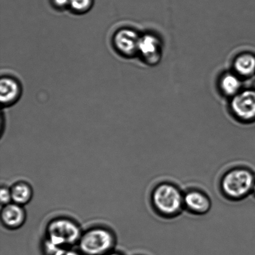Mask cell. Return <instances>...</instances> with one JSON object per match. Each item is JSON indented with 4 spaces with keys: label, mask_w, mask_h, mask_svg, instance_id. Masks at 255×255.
Here are the masks:
<instances>
[{
    "label": "cell",
    "mask_w": 255,
    "mask_h": 255,
    "mask_svg": "<svg viewBox=\"0 0 255 255\" xmlns=\"http://www.w3.org/2000/svg\"><path fill=\"white\" fill-rule=\"evenodd\" d=\"M81 227L74 220L59 217L51 220L46 229L43 249L46 255H54L62 250L78 245L82 234Z\"/></svg>",
    "instance_id": "obj_1"
},
{
    "label": "cell",
    "mask_w": 255,
    "mask_h": 255,
    "mask_svg": "<svg viewBox=\"0 0 255 255\" xmlns=\"http://www.w3.org/2000/svg\"><path fill=\"white\" fill-rule=\"evenodd\" d=\"M151 203L160 216L172 218L184 209V194L178 187L169 182L157 185L151 194Z\"/></svg>",
    "instance_id": "obj_2"
},
{
    "label": "cell",
    "mask_w": 255,
    "mask_h": 255,
    "mask_svg": "<svg viewBox=\"0 0 255 255\" xmlns=\"http://www.w3.org/2000/svg\"><path fill=\"white\" fill-rule=\"evenodd\" d=\"M255 185L254 172L246 167H237L224 175L221 181V189L227 198L239 201L253 193Z\"/></svg>",
    "instance_id": "obj_3"
},
{
    "label": "cell",
    "mask_w": 255,
    "mask_h": 255,
    "mask_svg": "<svg viewBox=\"0 0 255 255\" xmlns=\"http://www.w3.org/2000/svg\"><path fill=\"white\" fill-rule=\"evenodd\" d=\"M116 237L113 232L104 227H94L82 232L78 243L83 255H104L114 251Z\"/></svg>",
    "instance_id": "obj_4"
},
{
    "label": "cell",
    "mask_w": 255,
    "mask_h": 255,
    "mask_svg": "<svg viewBox=\"0 0 255 255\" xmlns=\"http://www.w3.org/2000/svg\"><path fill=\"white\" fill-rule=\"evenodd\" d=\"M228 111L240 123L249 124L255 122V89H244L229 100Z\"/></svg>",
    "instance_id": "obj_5"
},
{
    "label": "cell",
    "mask_w": 255,
    "mask_h": 255,
    "mask_svg": "<svg viewBox=\"0 0 255 255\" xmlns=\"http://www.w3.org/2000/svg\"><path fill=\"white\" fill-rule=\"evenodd\" d=\"M164 54V42L159 35L146 32L140 37L137 56L150 66L159 64Z\"/></svg>",
    "instance_id": "obj_6"
},
{
    "label": "cell",
    "mask_w": 255,
    "mask_h": 255,
    "mask_svg": "<svg viewBox=\"0 0 255 255\" xmlns=\"http://www.w3.org/2000/svg\"><path fill=\"white\" fill-rule=\"evenodd\" d=\"M141 34L129 27L117 31L114 37V44L122 56L132 57L137 56Z\"/></svg>",
    "instance_id": "obj_7"
},
{
    "label": "cell",
    "mask_w": 255,
    "mask_h": 255,
    "mask_svg": "<svg viewBox=\"0 0 255 255\" xmlns=\"http://www.w3.org/2000/svg\"><path fill=\"white\" fill-rule=\"evenodd\" d=\"M244 82L231 69L225 70L217 77V90L220 96L229 101L244 89Z\"/></svg>",
    "instance_id": "obj_8"
},
{
    "label": "cell",
    "mask_w": 255,
    "mask_h": 255,
    "mask_svg": "<svg viewBox=\"0 0 255 255\" xmlns=\"http://www.w3.org/2000/svg\"><path fill=\"white\" fill-rule=\"evenodd\" d=\"M184 209L191 214L205 215L210 211L212 203L206 194L199 190H189L184 194Z\"/></svg>",
    "instance_id": "obj_9"
},
{
    "label": "cell",
    "mask_w": 255,
    "mask_h": 255,
    "mask_svg": "<svg viewBox=\"0 0 255 255\" xmlns=\"http://www.w3.org/2000/svg\"><path fill=\"white\" fill-rule=\"evenodd\" d=\"M27 214L24 206L11 203L2 206L1 211V223L9 230H17L24 226L26 222Z\"/></svg>",
    "instance_id": "obj_10"
},
{
    "label": "cell",
    "mask_w": 255,
    "mask_h": 255,
    "mask_svg": "<svg viewBox=\"0 0 255 255\" xmlns=\"http://www.w3.org/2000/svg\"><path fill=\"white\" fill-rule=\"evenodd\" d=\"M232 71L245 80L255 75V54L249 51H242L235 55L231 61Z\"/></svg>",
    "instance_id": "obj_11"
},
{
    "label": "cell",
    "mask_w": 255,
    "mask_h": 255,
    "mask_svg": "<svg viewBox=\"0 0 255 255\" xmlns=\"http://www.w3.org/2000/svg\"><path fill=\"white\" fill-rule=\"evenodd\" d=\"M19 82L13 77H2L0 82V99L1 104L10 106L18 101L21 94Z\"/></svg>",
    "instance_id": "obj_12"
},
{
    "label": "cell",
    "mask_w": 255,
    "mask_h": 255,
    "mask_svg": "<svg viewBox=\"0 0 255 255\" xmlns=\"http://www.w3.org/2000/svg\"><path fill=\"white\" fill-rule=\"evenodd\" d=\"M12 202L24 206L29 204L33 197V189L27 182L17 181L10 187Z\"/></svg>",
    "instance_id": "obj_13"
},
{
    "label": "cell",
    "mask_w": 255,
    "mask_h": 255,
    "mask_svg": "<svg viewBox=\"0 0 255 255\" xmlns=\"http://www.w3.org/2000/svg\"><path fill=\"white\" fill-rule=\"evenodd\" d=\"M92 5V0H70L69 6L78 13H84L88 11Z\"/></svg>",
    "instance_id": "obj_14"
},
{
    "label": "cell",
    "mask_w": 255,
    "mask_h": 255,
    "mask_svg": "<svg viewBox=\"0 0 255 255\" xmlns=\"http://www.w3.org/2000/svg\"><path fill=\"white\" fill-rule=\"evenodd\" d=\"M0 200L2 206L12 202L11 190L10 187L2 186L0 189Z\"/></svg>",
    "instance_id": "obj_15"
},
{
    "label": "cell",
    "mask_w": 255,
    "mask_h": 255,
    "mask_svg": "<svg viewBox=\"0 0 255 255\" xmlns=\"http://www.w3.org/2000/svg\"><path fill=\"white\" fill-rule=\"evenodd\" d=\"M54 255H83L81 252L75 251L72 249L62 250V251L57 252Z\"/></svg>",
    "instance_id": "obj_16"
},
{
    "label": "cell",
    "mask_w": 255,
    "mask_h": 255,
    "mask_svg": "<svg viewBox=\"0 0 255 255\" xmlns=\"http://www.w3.org/2000/svg\"><path fill=\"white\" fill-rule=\"evenodd\" d=\"M70 3V0H54L55 6L60 8H63L64 7L68 6Z\"/></svg>",
    "instance_id": "obj_17"
},
{
    "label": "cell",
    "mask_w": 255,
    "mask_h": 255,
    "mask_svg": "<svg viewBox=\"0 0 255 255\" xmlns=\"http://www.w3.org/2000/svg\"><path fill=\"white\" fill-rule=\"evenodd\" d=\"M104 255H124L120 253V252L112 251V252H109V253H108V254H106Z\"/></svg>",
    "instance_id": "obj_18"
},
{
    "label": "cell",
    "mask_w": 255,
    "mask_h": 255,
    "mask_svg": "<svg viewBox=\"0 0 255 255\" xmlns=\"http://www.w3.org/2000/svg\"><path fill=\"white\" fill-rule=\"evenodd\" d=\"M253 193L254 194L255 196V185L254 188Z\"/></svg>",
    "instance_id": "obj_19"
}]
</instances>
